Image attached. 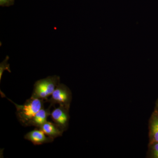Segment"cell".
<instances>
[{
  "label": "cell",
  "instance_id": "cell-10",
  "mask_svg": "<svg viewBox=\"0 0 158 158\" xmlns=\"http://www.w3.org/2000/svg\"><path fill=\"white\" fill-rule=\"evenodd\" d=\"M12 0H0L1 6H8L11 4Z\"/></svg>",
  "mask_w": 158,
  "mask_h": 158
},
{
  "label": "cell",
  "instance_id": "cell-7",
  "mask_svg": "<svg viewBox=\"0 0 158 158\" xmlns=\"http://www.w3.org/2000/svg\"><path fill=\"white\" fill-rule=\"evenodd\" d=\"M40 129L42 130L47 135L54 139L62 136L63 132L56 123L50 122L47 121L40 127Z\"/></svg>",
  "mask_w": 158,
  "mask_h": 158
},
{
  "label": "cell",
  "instance_id": "cell-5",
  "mask_svg": "<svg viewBox=\"0 0 158 158\" xmlns=\"http://www.w3.org/2000/svg\"><path fill=\"white\" fill-rule=\"evenodd\" d=\"M42 130L36 129L27 133L24 138L32 142L34 145H40L44 143H50L54 141L53 138L46 136Z\"/></svg>",
  "mask_w": 158,
  "mask_h": 158
},
{
  "label": "cell",
  "instance_id": "cell-8",
  "mask_svg": "<svg viewBox=\"0 0 158 158\" xmlns=\"http://www.w3.org/2000/svg\"><path fill=\"white\" fill-rule=\"evenodd\" d=\"M151 133L153 141L158 143V117H155L152 122Z\"/></svg>",
  "mask_w": 158,
  "mask_h": 158
},
{
  "label": "cell",
  "instance_id": "cell-2",
  "mask_svg": "<svg viewBox=\"0 0 158 158\" xmlns=\"http://www.w3.org/2000/svg\"><path fill=\"white\" fill-rule=\"evenodd\" d=\"M60 83V77L56 75L49 76L35 82L31 97L46 101Z\"/></svg>",
  "mask_w": 158,
  "mask_h": 158
},
{
  "label": "cell",
  "instance_id": "cell-3",
  "mask_svg": "<svg viewBox=\"0 0 158 158\" xmlns=\"http://www.w3.org/2000/svg\"><path fill=\"white\" fill-rule=\"evenodd\" d=\"M51 95V98L45 101V102H49L51 106L59 104V106L69 109L72 95L70 89L66 85L59 83Z\"/></svg>",
  "mask_w": 158,
  "mask_h": 158
},
{
  "label": "cell",
  "instance_id": "cell-1",
  "mask_svg": "<svg viewBox=\"0 0 158 158\" xmlns=\"http://www.w3.org/2000/svg\"><path fill=\"white\" fill-rule=\"evenodd\" d=\"M15 105L16 115L21 123L27 126L28 122L40 110L44 107V100L31 97L23 105H18L9 99Z\"/></svg>",
  "mask_w": 158,
  "mask_h": 158
},
{
  "label": "cell",
  "instance_id": "cell-12",
  "mask_svg": "<svg viewBox=\"0 0 158 158\" xmlns=\"http://www.w3.org/2000/svg\"><path fill=\"white\" fill-rule=\"evenodd\" d=\"M157 106H158V103H157Z\"/></svg>",
  "mask_w": 158,
  "mask_h": 158
},
{
  "label": "cell",
  "instance_id": "cell-6",
  "mask_svg": "<svg viewBox=\"0 0 158 158\" xmlns=\"http://www.w3.org/2000/svg\"><path fill=\"white\" fill-rule=\"evenodd\" d=\"M50 106L48 108L44 109L43 108L38 111L30 120L27 125V126H34L40 127L41 126L46 122L47 119L49 116H51L50 108Z\"/></svg>",
  "mask_w": 158,
  "mask_h": 158
},
{
  "label": "cell",
  "instance_id": "cell-4",
  "mask_svg": "<svg viewBox=\"0 0 158 158\" xmlns=\"http://www.w3.org/2000/svg\"><path fill=\"white\" fill-rule=\"evenodd\" d=\"M51 117L54 123L63 132L68 129L69 123V109L62 106L54 110L51 113Z\"/></svg>",
  "mask_w": 158,
  "mask_h": 158
},
{
  "label": "cell",
  "instance_id": "cell-11",
  "mask_svg": "<svg viewBox=\"0 0 158 158\" xmlns=\"http://www.w3.org/2000/svg\"><path fill=\"white\" fill-rule=\"evenodd\" d=\"M153 153L155 157L158 158V143H156L153 146Z\"/></svg>",
  "mask_w": 158,
  "mask_h": 158
},
{
  "label": "cell",
  "instance_id": "cell-9",
  "mask_svg": "<svg viewBox=\"0 0 158 158\" xmlns=\"http://www.w3.org/2000/svg\"><path fill=\"white\" fill-rule=\"evenodd\" d=\"M9 59V56H7L5 60L1 62L0 64V81L2 80L3 73L5 70L8 71L9 73L11 72V71L10 70V65L8 63Z\"/></svg>",
  "mask_w": 158,
  "mask_h": 158
}]
</instances>
